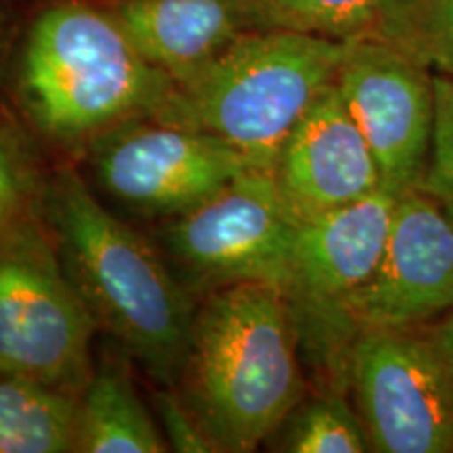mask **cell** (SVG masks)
<instances>
[{"instance_id":"9c48e42d","label":"cell","mask_w":453,"mask_h":453,"mask_svg":"<svg viewBox=\"0 0 453 453\" xmlns=\"http://www.w3.org/2000/svg\"><path fill=\"white\" fill-rule=\"evenodd\" d=\"M340 97L376 157L384 189H422L434 124V72L382 36L347 42L336 78Z\"/></svg>"},{"instance_id":"8992f818","label":"cell","mask_w":453,"mask_h":453,"mask_svg":"<svg viewBox=\"0 0 453 453\" xmlns=\"http://www.w3.org/2000/svg\"><path fill=\"white\" fill-rule=\"evenodd\" d=\"M347 373L372 451H453V373L430 332L361 327L349 340Z\"/></svg>"},{"instance_id":"7a4b0ae2","label":"cell","mask_w":453,"mask_h":453,"mask_svg":"<svg viewBox=\"0 0 453 453\" xmlns=\"http://www.w3.org/2000/svg\"><path fill=\"white\" fill-rule=\"evenodd\" d=\"M42 219L97 326L156 382L177 387L196 304L160 252L70 168L47 180Z\"/></svg>"},{"instance_id":"4fadbf2b","label":"cell","mask_w":453,"mask_h":453,"mask_svg":"<svg viewBox=\"0 0 453 453\" xmlns=\"http://www.w3.org/2000/svg\"><path fill=\"white\" fill-rule=\"evenodd\" d=\"M110 9L150 64L174 84L212 64L265 24L257 0H111Z\"/></svg>"},{"instance_id":"ac0fdd59","label":"cell","mask_w":453,"mask_h":453,"mask_svg":"<svg viewBox=\"0 0 453 453\" xmlns=\"http://www.w3.org/2000/svg\"><path fill=\"white\" fill-rule=\"evenodd\" d=\"M430 70L453 73V0H388L378 34Z\"/></svg>"},{"instance_id":"6da1fadb","label":"cell","mask_w":453,"mask_h":453,"mask_svg":"<svg viewBox=\"0 0 453 453\" xmlns=\"http://www.w3.org/2000/svg\"><path fill=\"white\" fill-rule=\"evenodd\" d=\"M9 84L34 130L61 147L151 118L174 88L101 0H44L17 38Z\"/></svg>"},{"instance_id":"603a6c76","label":"cell","mask_w":453,"mask_h":453,"mask_svg":"<svg viewBox=\"0 0 453 453\" xmlns=\"http://www.w3.org/2000/svg\"><path fill=\"white\" fill-rule=\"evenodd\" d=\"M101 3H111V0H101Z\"/></svg>"},{"instance_id":"d6986e66","label":"cell","mask_w":453,"mask_h":453,"mask_svg":"<svg viewBox=\"0 0 453 453\" xmlns=\"http://www.w3.org/2000/svg\"><path fill=\"white\" fill-rule=\"evenodd\" d=\"M47 180L24 133L0 110V234L41 217Z\"/></svg>"},{"instance_id":"3957f363","label":"cell","mask_w":453,"mask_h":453,"mask_svg":"<svg viewBox=\"0 0 453 453\" xmlns=\"http://www.w3.org/2000/svg\"><path fill=\"white\" fill-rule=\"evenodd\" d=\"M298 327L271 283L214 288L196 309L177 387L219 451L258 449L304 399Z\"/></svg>"},{"instance_id":"30bf717a","label":"cell","mask_w":453,"mask_h":453,"mask_svg":"<svg viewBox=\"0 0 453 453\" xmlns=\"http://www.w3.org/2000/svg\"><path fill=\"white\" fill-rule=\"evenodd\" d=\"M453 309V220L422 189L396 197L376 273L342 304L344 326L420 327Z\"/></svg>"},{"instance_id":"e0dca14e","label":"cell","mask_w":453,"mask_h":453,"mask_svg":"<svg viewBox=\"0 0 453 453\" xmlns=\"http://www.w3.org/2000/svg\"><path fill=\"white\" fill-rule=\"evenodd\" d=\"M267 27L349 42L373 36L388 0H257Z\"/></svg>"},{"instance_id":"44dd1931","label":"cell","mask_w":453,"mask_h":453,"mask_svg":"<svg viewBox=\"0 0 453 453\" xmlns=\"http://www.w3.org/2000/svg\"><path fill=\"white\" fill-rule=\"evenodd\" d=\"M156 403L162 418L164 439H166L170 449L185 453L219 451L217 445L212 443L211 437L197 424L194 413L187 410L180 396L162 390L156 396Z\"/></svg>"},{"instance_id":"8fae6325","label":"cell","mask_w":453,"mask_h":453,"mask_svg":"<svg viewBox=\"0 0 453 453\" xmlns=\"http://www.w3.org/2000/svg\"><path fill=\"white\" fill-rule=\"evenodd\" d=\"M396 197L380 187L349 206L298 225L286 286L296 324L344 326L342 304L380 265Z\"/></svg>"},{"instance_id":"ffe728a7","label":"cell","mask_w":453,"mask_h":453,"mask_svg":"<svg viewBox=\"0 0 453 453\" xmlns=\"http://www.w3.org/2000/svg\"><path fill=\"white\" fill-rule=\"evenodd\" d=\"M422 191L453 220V73L434 72V124Z\"/></svg>"},{"instance_id":"2e32d148","label":"cell","mask_w":453,"mask_h":453,"mask_svg":"<svg viewBox=\"0 0 453 453\" xmlns=\"http://www.w3.org/2000/svg\"><path fill=\"white\" fill-rule=\"evenodd\" d=\"M280 451L364 453L372 451L367 430L342 393L303 399L275 430ZM273 434V437H275Z\"/></svg>"},{"instance_id":"9a60e30c","label":"cell","mask_w":453,"mask_h":453,"mask_svg":"<svg viewBox=\"0 0 453 453\" xmlns=\"http://www.w3.org/2000/svg\"><path fill=\"white\" fill-rule=\"evenodd\" d=\"M78 396L0 372V453L76 451Z\"/></svg>"},{"instance_id":"5b68a950","label":"cell","mask_w":453,"mask_h":453,"mask_svg":"<svg viewBox=\"0 0 453 453\" xmlns=\"http://www.w3.org/2000/svg\"><path fill=\"white\" fill-rule=\"evenodd\" d=\"M97 327L42 214L0 234V372L81 396Z\"/></svg>"},{"instance_id":"277c9868","label":"cell","mask_w":453,"mask_h":453,"mask_svg":"<svg viewBox=\"0 0 453 453\" xmlns=\"http://www.w3.org/2000/svg\"><path fill=\"white\" fill-rule=\"evenodd\" d=\"M347 42L292 30H257L174 84L154 120L226 141L258 170L277 156L309 107L336 78Z\"/></svg>"},{"instance_id":"52a82bcc","label":"cell","mask_w":453,"mask_h":453,"mask_svg":"<svg viewBox=\"0 0 453 453\" xmlns=\"http://www.w3.org/2000/svg\"><path fill=\"white\" fill-rule=\"evenodd\" d=\"M84 151L101 189L151 219H177L258 170L226 141L154 118L107 130Z\"/></svg>"},{"instance_id":"7402d4cb","label":"cell","mask_w":453,"mask_h":453,"mask_svg":"<svg viewBox=\"0 0 453 453\" xmlns=\"http://www.w3.org/2000/svg\"><path fill=\"white\" fill-rule=\"evenodd\" d=\"M430 338H433L434 347H437L439 353L443 355L445 364L449 365V370L453 373V313L449 317H445V319L430 332Z\"/></svg>"},{"instance_id":"7c38bea8","label":"cell","mask_w":453,"mask_h":453,"mask_svg":"<svg viewBox=\"0 0 453 453\" xmlns=\"http://www.w3.org/2000/svg\"><path fill=\"white\" fill-rule=\"evenodd\" d=\"M273 179L300 223L380 189V170L336 84L304 113L277 156Z\"/></svg>"},{"instance_id":"ba28073f","label":"cell","mask_w":453,"mask_h":453,"mask_svg":"<svg viewBox=\"0 0 453 453\" xmlns=\"http://www.w3.org/2000/svg\"><path fill=\"white\" fill-rule=\"evenodd\" d=\"M298 225L273 174L252 170L194 211L170 219L164 248L203 288L258 281L286 294Z\"/></svg>"},{"instance_id":"5bb4252c","label":"cell","mask_w":453,"mask_h":453,"mask_svg":"<svg viewBox=\"0 0 453 453\" xmlns=\"http://www.w3.org/2000/svg\"><path fill=\"white\" fill-rule=\"evenodd\" d=\"M170 447L124 365L105 359L78 396V453H162Z\"/></svg>"}]
</instances>
